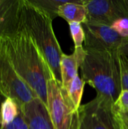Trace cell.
I'll list each match as a JSON object with an SVG mask.
<instances>
[{
    "label": "cell",
    "mask_w": 128,
    "mask_h": 129,
    "mask_svg": "<svg viewBox=\"0 0 128 129\" xmlns=\"http://www.w3.org/2000/svg\"><path fill=\"white\" fill-rule=\"evenodd\" d=\"M20 108L29 129H55L47 107L39 98H37Z\"/></svg>",
    "instance_id": "10"
},
{
    "label": "cell",
    "mask_w": 128,
    "mask_h": 129,
    "mask_svg": "<svg viewBox=\"0 0 128 129\" xmlns=\"http://www.w3.org/2000/svg\"><path fill=\"white\" fill-rule=\"evenodd\" d=\"M119 52L128 57V39L127 40V42L123 45V46L120 48Z\"/></svg>",
    "instance_id": "22"
},
{
    "label": "cell",
    "mask_w": 128,
    "mask_h": 129,
    "mask_svg": "<svg viewBox=\"0 0 128 129\" xmlns=\"http://www.w3.org/2000/svg\"><path fill=\"white\" fill-rule=\"evenodd\" d=\"M34 5L45 11L53 20L58 16V9L60 5L68 2L69 0H29Z\"/></svg>",
    "instance_id": "15"
},
{
    "label": "cell",
    "mask_w": 128,
    "mask_h": 129,
    "mask_svg": "<svg viewBox=\"0 0 128 129\" xmlns=\"http://www.w3.org/2000/svg\"><path fill=\"white\" fill-rule=\"evenodd\" d=\"M0 129H29L24 118V116L20 110L17 117L10 124L0 126Z\"/></svg>",
    "instance_id": "21"
},
{
    "label": "cell",
    "mask_w": 128,
    "mask_h": 129,
    "mask_svg": "<svg viewBox=\"0 0 128 129\" xmlns=\"http://www.w3.org/2000/svg\"><path fill=\"white\" fill-rule=\"evenodd\" d=\"M2 98H3V97L0 95V107H1V104H2V102L3 101H2Z\"/></svg>",
    "instance_id": "24"
},
{
    "label": "cell",
    "mask_w": 128,
    "mask_h": 129,
    "mask_svg": "<svg viewBox=\"0 0 128 129\" xmlns=\"http://www.w3.org/2000/svg\"><path fill=\"white\" fill-rule=\"evenodd\" d=\"M86 54V49L83 46L75 48L74 52L70 55L63 54L60 60V72L61 83L64 88L66 89L72 79L78 76V68L84 62Z\"/></svg>",
    "instance_id": "11"
},
{
    "label": "cell",
    "mask_w": 128,
    "mask_h": 129,
    "mask_svg": "<svg viewBox=\"0 0 128 129\" xmlns=\"http://www.w3.org/2000/svg\"><path fill=\"white\" fill-rule=\"evenodd\" d=\"M86 51L80 67L83 81L94 88L97 95L113 104L122 91L119 51L91 49Z\"/></svg>",
    "instance_id": "3"
},
{
    "label": "cell",
    "mask_w": 128,
    "mask_h": 129,
    "mask_svg": "<svg viewBox=\"0 0 128 129\" xmlns=\"http://www.w3.org/2000/svg\"><path fill=\"white\" fill-rule=\"evenodd\" d=\"M0 95L10 98L18 105L29 104L38 97L17 73L3 49L0 39Z\"/></svg>",
    "instance_id": "5"
},
{
    "label": "cell",
    "mask_w": 128,
    "mask_h": 129,
    "mask_svg": "<svg viewBox=\"0 0 128 129\" xmlns=\"http://www.w3.org/2000/svg\"><path fill=\"white\" fill-rule=\"evenodd\" d=\"M111 27L122 38L128 39V17L118 19L112 24Z\"/></svg>",
    "instance_id": "19"
},
{
    "label": "cell",
    "mask_w": 128,
    "mask_h": 129,
    "mask_svg": "<svg viewBox=\"0 0 128 129\" xmlns=\"http://www.w3.org/2000/svg\"><path fill=\"white\" fill-rule=\"evenodd\" d=\"M69 26L72 40L75 43V48L82 47V44L85 39L84 30L82 24L78 22H72L69 23Z\"/></svg>",
    "instance_id": "16"
},
{
    "label": "cell",
    "mask_w": 128,
    "mask_h": 129,
    "mask_svg": "<svg viewBox=\"0 0 128 129\" xmlns=\"http://www.w3.org/2000/svg\"><path fill=\"white\" fill-rule=\"evenodd\" d=\"M84 2V0H69L60 6L58 16L63 18L68 23L72 22L85 23L87 21L88 11Z\"/></svg>",
    "instance_id": "12"
},
{
    "label": "cell",
    "mask_w": 128,
    "mask_h": 129,
    "mask_svg": "<svg viewBox=\"0 0 128 129\" xmlns=\"http://www.w3.org/2000/svg\"><path fill=\"white\" fill-rule=\"evenodd\" d=\"M111 115L115 129H128V112L118 111L111 107Z\"/></svg>",
    "instance_id": "17"
},
{
    "label": "cell",
    "mask_w": 128,
    "mask_h": 129,
    "mask_svg": "<svg viewBox=\"0 0 128 129\" xmlns=\"http://www.w3.org/2000/svg\"><path fill=\"white\" fill-rule=\"evenodd\" d=\"M112 104L97 95L89 103L81 105L79 112V129H115L111 107Z\"/></svg>",
    "instance_id": "6"
},
{
    "label": "cell",
    "mask_w": 128,
    "mask_h": 129,
    "mask_svg": "<svg viewBox=\"0 0 128 129\" xmlns=\"http://www.w3.org/2000/svg\"><path fill=\"white\" fill-rule=\"evenodd\" d=\"M23 0H0V39L13 37L22 30Z\"/></svg>",
    "instance_id": "9"
},
{
    "label": "cell",
    "mask_w": 128,
    "mask_h": 129,
    "mask_svg": "<svg viewBox=\"0 0 128 129\" xmlns=\"http://www.w3.org/2000/svg\"><path fill=\"white\" fill-rule=\"evenodd\" d=\"M112 107L121 112H128V91L122 90Z\"/></svg>",
    "instance_id": "20"
},
{
    "label": "cell",
    "mask_w": 128,
    "mask_h": 129,
    "mask_svg": "<svg viewBox=\"0 0 128 129\" xmlns=\"http://www.w3.org/2000/svg\"><path fill=\"white\" fill-rule=\"evenodd\" d=\"M20 107L17 101L12 98H6L0 107V126L11 123L19 115Z\"/></svg>",
    "instance_id": "13"
},
{
    "label": "cell",
    "mask_w": 128,
    "mask_h": 129,
    "mask_svg": "<svg viewBox=\"0 0 128 129\" xmlns=\"http://www.w3.org/2000/svg\"><path fill=\"white\" fill-rule=\"evenodd\" d=\"M52 20L48 14L31 3L29 0H23L22 28L34 42L53 77L61 83L60 60L63 53L55 36Z\"/></svg>",
    "instance_id": "2"
},
{
    "label": "cell",
    "mask_w": 128,
    "mask_h": 129,
    "mask_svg": "<svg viewBox=\"0 0 128 129\" xmlns=\"http://www.w3.org/2000/svg\"><path fill=\"white\" fill-rule=\"evenodd\" d=\"M84 85L85 82L83 81V79H81L79 76H77L72 79V81L70 82L66 88L70 100L78 110L81 106V101L84 92Z\"/></svg>",
    "instance_id": "14"
},
{
    "label": "cell",
    "mask_w": 128,
    "mask_h": 129,
    "mask_svg": "<svg viewBox=\"0 0 128 129\" xmlns=\"http://www.w3.org/2000/svg\"><path fill=\"white\" fill-rule=\"evenodd\" d=\"M119 65L121 72V84L122 90L128 91V58L119 52Z\"/></svg>",
    "instance_id": "18"
},
{
    "label": "cell",
    "mask_w": 128,
    "mask_h": 129,
    "mask_svg": "<svg viewBox=\"0 0 128 129\" xmlns=\"http://www.w3.org/2000/svg\"><path fill=\"white\" fill-rule=\"evenodd\" d=\"M87 21L111 26L119 18L128 17L122 0H84Z\"/></svg>",
    "instance_id": "8"
},
{
    "label": "cell",
    "mask_w": 128,
    "mask_h": 129,
    "mask_svg": "<svg viewBox=\"0 0 128 129\" xmlns=\"http://www.w3.org/2000/svg\"><path fill=\"white\" fill-rule=\"evenodd\" d=\"M82 26L85 34V49L119 51L128 39L122 38L109 26L85 22Z\"/></svg>",
    "instance_id": "7"
},
{
    "label": "cell",
    "mask_w": 128,
    "mask_h": 129,
    "mask_svg": "<svg viewBox=\"0 0 128 129\" xmlns=\"http://www.w3.org/2000/svg\"><path fill=\"white\" fill-rule=\"evenodd\" d=\"M47 110L55 129H79V112L67 90L54 77L48 81Z\"/></svg>",
    "instance_id": "4"
},
{
    "label": "cell",
    "mask_w": 128,
    "mask_h": 129,
    "mask_svg": "<svg viewBox=\"0 0 128 129\" xmlns=\"http://www.w3.org/2000/svg\"><path fill=\"white\" fill-rule=\"evenodd\" d=\"M1 42L17 73L47 107L48 81L53 76L31 37L22 28L13 37Z\"/></svg>",
    "instance_id": "1"
},
{
    "label": "cell",
    "mask_w": 128,
    "mask_h": 129,
    "mask_svg": "<svg viewBox=\"0 0 128 129\" xmlns=\"http://www.w3.org/2000/svg\"><path fill=\"white\" fill-rule=\"evenodd\" d=\"M122 2H123V5L125 8V10L127 11V14L128 16V0H122Z\"/></svg>",
    "instance_id": "23"
}]
</instances>
